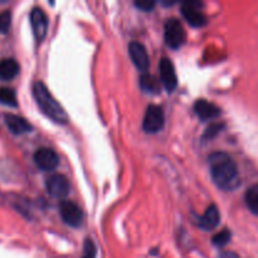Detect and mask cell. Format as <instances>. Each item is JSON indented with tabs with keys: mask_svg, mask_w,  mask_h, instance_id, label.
<instances>
[{
	"mask_svg": "<svg viewBox=\"0 0 258 258\" xmlns=\"http://www.w3.org/2000/svg\"><path fill=\"white\" fill-rule=\"evenodd\" d=\"M209 170L214 184L224 191H232L241 184L238 166L233 159L223 151L213 153L208 159Z\"/></svg>",
	"mask_w": 258,
	"mask_h": 258,
	"instance_id": "1",
	"label": "cell"
},
{
	"mask_svg": "<svg viewBox=\"0 0 258 258\" xmlns=\"http://www.w3.org/2000/svg\"><path fill=\"white\" fill-rule=\"evenodd\" d=\"M33 96L35 98V102L39 106L40 110L44 115H47L54 122L66 125L68 123V115L66 113L64 108L60 106V103L55 100L47 88V86L40 81L33 85Z\"/></svg>",
	"mask_w": 258,
	"mask_h": 258,
	"instance_id": "2",
	"label": "cell"
},
{
	"mask_svg": "<svg viewBox=\"0 0 258 258\" xmlns=\"http://www.w3.org/2000/svg\"><path fill=\"white\" fill-rule=\"evenodd\" d=\"M165 125V115L161 106L150 105L146 108L143 121V128L146 134H156Z\"/></svg>",
	"mask_w": 258,
	"mask_h": 258,
	"instance_id": "3",
	"label": "cell"
},
{
	"mask_svg": "<svg viewBox=\"0 0 258 258\" xmlns=\"http://www.w3.org/2000/svg\"><path fill=\"white\" fill-rule=\"evenodd\" d=\"M185 30L183 25L175 18H171L165 23V40L166 44L173 49H178L185 42Z\"/></svg>",
	"mask_w": 258,
	"mask_h": 258,
	"instance_id": "4",
	"label": "cell"
},
{
	"mask_svg": "<svg viewBox=\"0 0 258 258\" xmlns=\"http://www.w3.org/2000/svg\"><path fill=\"white\" fill-rule=\"evenodd\" d=\"M48 194L55 199H64L71 191V184L62 174H53L45 180Z\"/></svg>",
	"mask_w": 258,
	"mask_h": 258,
	"instance_id": "5",
	"label": "cell"
},
{
	"mask_svg": "<svg viewBox=\"0 0 258 258\" xmlns=\"http://www.w3.org/2000/svg\"><path fill=\"white\" fill-rule=\"evenodd\" d=\"M202 7L203 4L198 2H185L181 4V14L191 27L201 28L207 24V17L202 12Z\"/></svg>",
	"mask_w": 258,
	"mask_h": 258,
	"instance_id": "6",
	"label": "cell"
},
{
	"mask_svg": "<svg viewBox=\"0 0 258 258\" xmlns=\"http://www.w3.org/2000/svg\"><path fill=\"white\" fill-rule=\"evenodd\" d=\"M59 213L63 222L70 227H80L83 222V213L80 207L70 201H63L59 204Z\"/></svg>",
	"mask_w": 258,
	"mask_h": 258,
	"instance_id": "7",
	"label": "cell"
},
{
	"mask_svg": "<svg viewBox=\"0 0 258 258\" xmlns=\"http://www.w3.org/2000/svg\"><path fill=\"white\" fill-rule=\"evenodd\" d=\"M34 163L40 170L52 171L59 165V156L48 148H40L34 154Z\"/></svg>",
	"mask_w": 258,
	"mask_h": 258,
	"instance_id": "8",
	"label": "cell"
},
{
	"mask_svg": "<svg viewBox=\"0 0 258 258\" xmlns=\"http://www.w3.org/2000/svg\"><path fill=\"white\" fill-rule=\"evenodd\" d=\"M30 24H32L33 34L38 42H42L48 32V18L42 8H33L30 12Z\"/></svg>",
	"mask_w": 258,
	"mask_h": 258,
	"instance_id": "9",
	"label": "cell"
},
{
	"mask_svg": "<svg viewBox=\"0 0 258 258\" xmlns=\"http://www.w3.org/2000/svg\"><path fill=\"white\" fill-rule=\"evenodd\" d=\"M159 70H160V80L163 82L165 90L168 92H173L176 88V86H178V77H176L175 68H174L173 62L169 58L164 57L160 60Z\"/></svg>",
	"mask_w": 258,
	"mask_h": 258,
	"instance_id": "10",
	"label": "cell"
},
{
	"mask_svg": "<svg viewBox=\"0 0 258 258\" xmlns=\"http://www.w3.org/2000/svg\"><path fill=\"white\" fill-rule=\"evenodd\" d=\"M128 54H130L131 60H133L134 66L138 68L141 72H146L150 66V60H149L148 52L144 44L139 42H131L128 44Z\"/></svg>",
	"mask_w": 258,
	"mask_h": 258,
	"instance_id": "11",
	"label": "cell"
},
{
	"mask_svg": "<svg viewBox=\"0 0 258 258\" xmlns=\"http://www.w3.org/2000/svg\"><path fill=\"white\" fill-rule=\"evenodd\" d=\"M219 222H221V213H219L217 206L212 204L207 208L204 214H202L198 219V226L203 231H213L218 227Z\"/></svg>",
	"mask_w": 258,
	"mask_h": 258,
	"instance_id": "12",
	"label": "cell"
},
{
	"mask_svg": "<svg viewBox=\"0 0 258 258\" xmlns=\"http://www.w3.org/2000/svg\"><path fill=\"white\" fill-rule=\"evenodd\" d=\"M194 111H196L197 116L201 118L202 121H208L213 120V118L218 117L221 115V110L217 107L214 103L209 102L207 100H198L194 103Z\"/></svg>",
	"mask_w": 258,
	"mask_h": 258,
	"instance_id": "13",
	"label": "cell"
},
{
	"mask_svg": "<svg viewBox=\"0 0 258 258\" xmlns=\"http://www.w3.org/2000/svg\"><path fill=\"white\" fill-rule=\"evenodd\" d=\"M4 121L5 125L8 126V128L14 135H22V134H27L32 131V125L25 118L20 117L18 115L7 113V115H4Z\"/></svg>",
	"mask_w": 258,
	"mask_h": 258,
	"instance_id": "14",
	"label": "cell"
},
{
	"mask_svg": "<svg viewBox=\"0 0 258 258\" xmlns=\"http://www.w3.org/2000/svg\"><path fill=\"white\" fill-rule=\"evenodd\" d=\"M19 73V64L12 58L0 60V80L12 81Z\"/></svg>",
	"mask_w": 258,
	"mask_h": 258,
	"instance_id": "15",
	"label": "cell"
},
{
	"mask_svg": "<svg viewBox=\"0 0 258 258\" xmlns=\"http://www.w3.org/2000/svg\"><path fill=\"white\" fill-rule=\"evenodd\" d=\"M244 202H246L247 208L252 213L258 216V184H254L251 188H248V190L246 191V196H244Z\"/></svg>",
	"mask_w": 258,
	"mask_h": 258,
	"instance_id": "16",
	"label": "cell"
},
{
	"mask_svg": "<svg viewBox=\"0 0 258 258\" xmlns=\"http://www.w3.org/2000/svg\"><path fill=\"white\" fill-rule=\"evenodd\" d=\"M140 86L144 91L151 93H156L160 90V86H159V81L156 80V77L151 75H144L140 78Z\"/></svg>",
	"mask_w": 258,
	"mask_h": 258,
	"instance_id": "17",
	"label": "cell"
},
{
	"mask_svg": "<svg viewBox=\"0 0 258 258\" xmlns=\"http://www.w3.org/2000/svg\"><path fill=\"white\" fill-rule=\"evenodd\" d=\"M0 103L9 107H17V95L14 91L9 87H2L0 88Z\"/></svg>",
	"mask_w": 258,
	"mask_h": 258,
	"instance_id": "18",
	"label": "cell"
},
{
	"mask_svg": "<svg viewBox=\"0 0 258 258\" xmlns=\"http://www.w3.org/2000/svg\"><path fill=\"white\" fill-rule=\"evenodd\" d=\"M231 237H232V233L229 229H223V231H221L219 233H217L216 236L213 237V244L217 247H224L226 244H228V242L231 241Z\"/></svg>",
	"mask_w": 258,
	"mask_h": 258,
	"instance_id": "19",
	"label": "cell"
},
{
	"mask_svg": "<svg viewBox=\"0 0 258 258\" xmlns=\"http://www.w3.org/2000/svg\"><path fill=\"white\" fill-rule=\"evenodd\" d=\"M12 24V13L9 10L0 13V33H7Z\"/></svg>",
	"mask_w": 258,
	"mask_h": 258,
	"instance_id": "20",
	"label": "cell"
},
{
	"mask_svg": "<svg viewBox=\"0 0 258 258\" xmlns=\"http://www.w3.org/2000/svg\"><path fill=\"white\" fill-rule=\"evenodd\" d=\"M96 253H97V249H96V244L93 243L92 239L87 238L83 244V256L82 258H96Z\"/></svg>",
	"mask_w": 258,
	"mask_h": 258,
	"instance_id": "21",
	"label": "cell"
},
{
	"mask_svg": "<svg viewBox=\"0 0 258 258\" xmlns=\"http://www.w3.org/2000/svg\"><path fill=\"white\" fill-rule=\"evenodd\" d=\"M222 128H223V125H222V123H212V125L206 130L204 138L206 139L214 138V136H217L219 133H221Z\"/></svg>",
	"mask_w": 258,
	"mask_h": 258,
	"instance_id": "22",
	"label": "cell"
},
{
	"mask_svg": "<svg viewBox=\"0 0 258 258\" xmlns=\"http://www.w3.org/2000/svg\"><path fill=\"white\" fill-rule=\"evenodd\" d=\"M135 7L143 12H151L155 7V3L150 0H140V2H135Z\"/></svg>",
	"mask_w": 258,
	"mask_h": 258,
	"instance_id": "23",
	"label": "cell"
},
{
	"mask_svg": "<svg viewBox=\"0 0 258 258\" xmlns=\"http://www.w3.org/2000/svg\"><path fill=\"white\" fill-rule=\"evenodd\" d=\"M218 258H239V257H238V254L234 253V252L224 251V252H222L221 254H219Z\"/></svg>",
	"mask_w": 258,
	"mask_h": 258,
	"instance_id": "24",
	"label": "cell"
}]
</instances>
